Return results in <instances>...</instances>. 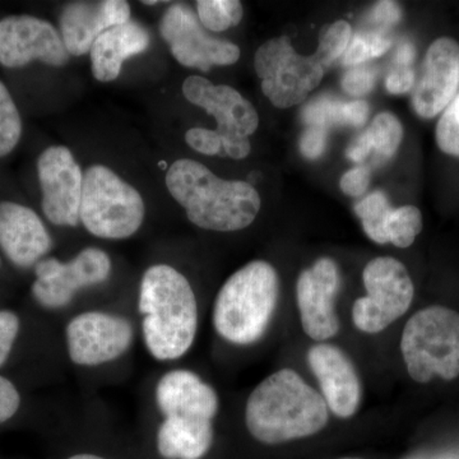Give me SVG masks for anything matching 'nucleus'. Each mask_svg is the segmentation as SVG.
Returning <instances> with one entry per match:
<instances>
[{"label": "nucleus", "mask_w": 459, "mask_h": 459, "mask_svg": "<svg viewBox=\"0 0 459 459\" xmlns=\"http://www.w3.org/2000/svg\"><path fill=\"white\" fill-rule=\"evenodd\" d=\"M166 186L189 221L211 231L247 229L261 210V197L252 184L221 179L195 160L175 161L166 174Z\"/></svg>", "instance_id": "2"}, {"label": "nucleus", "mask_w": 459, "mask_h": 459, "mask_svg": "<svg viewBox=\"0 0 459 459\" xmlns=\"http://www.w3.org/2000/svg\"><path fill=\"white\" fill-rule=\"evenodd\" d=\"M160 33L181 65L208 72L213 65H231L240 59L238 45L204 31L195 12L183 4L171 5L160 23Z\"/></svg>", "instance_id": "11"}, {"label": "nucleus", "mask_w": 459, "mask_h": 459, "mask_svg": "<svg viewBox=\"0 0 459 459\" xmlns=\"http://www.w3.org/2000/svg\"><path fill=\"white\" fill-rule=\"evenodd\" d=\"M374 83L376 75L365 66H353L341 81L344 92L352 98H364L374 89Z\"/></svg>", "instance_id": "30"}, {"label": "nucleus", "mask_w": 459, "mask_h": 459, "mask_svg": "<svg viewBox=\"0 0 459 459\" xmlns=\"http://www.w3.org/2000/svg\"><path fill=\"white\" fill-rule=\"evenodd\" d=\"M20 332V319L13 312H0V368L9 358L13 344Z\"/></svg>", "instance_id": "32"}, {"label": "nucleus", "mask_w": 459, "mask_h": 459, "mask_svg": "<svg viewBox=\"0 0 459 459\" xmlns=\"http://www.w3.org/2000/svg\"><path fill=\"white\" fill-rule=\"evenodd\" d=\"M307 358L329 411L340 419L355 416L360 409L362 385L349 355L334 344L320 342L310 347Z\"/></svg>", "instance_id": "17"}, {"label": "nucleus", "mask_w": 459, "mask_h": 459, "mask_svg": "<svg viewBox=\"0 0 459 459\" xmlns=\"http://www.w3.org/2000/svg\"><path fill=\"white\" fill-rule=\"evenodd\" d=\"M111 273V261L104 250L86 247L72 261L41 259L35 265L32 295L47 309H62L83 287L100 285Z\"/></svg>", "instance_id": "10"}, {"label": "nucleus", "mask_w": 459, "mask_h": 459, "mask_svg": "<svg viewBox=\"0 0 459 459\" xmlns=\"http://www.w3.org/2000/svg\"><path fill=\"white\" fill-rule=\"evenodd\" d=\"M370 186V171L367 168H355L344 172L340 188L350 197H361Z\"/></svg>", "instance_id": "35"}, {"label": "nucleus", "mask_w": 459, "mask_h": 459, "mask_svg": "<svg viewBox=\"0 0 459 459\" xmlns=\"http://www.w3.org/2000/svg\"><path fill=\"white\" fill-rule=\"evenodd\" d=\"M151 44L150 33L141 23L129 21L108 30L91 49V69L100 82H111L119 77L123 63L144 53Z\"/></svg>", "instance_id": "21"}, {"label": "nucleus", "mask_w": 459, "mask_h": 459, "mask_svg": "<svg viewBox=\"0 0 459 459\" xmlns=\"http://www.w3.org/2000/svg\"><path fill=\"white\" fill-rule=\"evenodd\" d=\"M38 175L45 217L56 226H77L84 175L74 153L65 146L47 148L39 157Z\"/></svg>", "instance_id": "13"}, {"label": "nucleus", "mask_w": 459, "mask_h": 459, "mask_svg": "<svg viewBox=\"0 0 459 459\" xmlns=\"http://www.w3.org/2000/svg\"><path fill=\"white\" fill-rule=\"evenodd\" d=\"M340 459H360V458H340Z\"/></svg>", "instance_id": "45"}, {"label": "nucleus", "mask_w": 459, "mask_h": 459, "mask_svg": "<svg viewBox=\"0 0 459 459\" xmlns=\"http://www.w3.org/2000/svg\"><path fill=\"white\" fill-rule=\"evenodd\" d=\"M392 211L394 207H391L388 198L380 190L371 193L355 205V212L361 220L365 234L380 246L389 243L386 228Z\"/></svg>", "instance_id": "23"}, {"label": "nucleus", "mask_w": 459, "mask_h": 459, "mask_svg": "<svg viewBox=\"0 0 459 459\" xmlns=\"http://www.w3.org/2000/svg\"><path fill=\"white\" fill-rule=\"evenodd\" d=\"M255 68L263 93L279 108L300 105L319 86L325 72L316 54L305 56L295 51L289 36L264 42L256 50Z\"/></svg>", "instance_id": "7"}, {"label": "nucleus", "mask_w": 459, "mask_h": 459, "mask_svg": "<svg viewBox=\"0 0 459 459\" xmlns=\"http://www.w3.org/2000/svg\"><path fill=\"white\" fill-rule=\"evenodd\" d=\"M299 146L305 159H319L327 148V129L322 126H307L301 134Z\"/></svg>", "instance_id": "33"}, {"label": "nucleus", "mask_w": 459, "mask_h": 459, "mask_svg": "<svg viewBox=\"0 0 459 459\" xmlns=\"http://www.w3.org/2000/svg\"><path fill=\"white\" fill-rule=\"evenodd\" d=\"M371 151H374L373 141H371L369 133L365 131L350 144L347 157L353 162H362L370 155Z\"/></svg>", "instance_id": "40"}, {"label": "nucleus", "mask_w": 459, "mask_h": 459, "mask_svg": "<svg viewBox=\"0 0 459 459\" xmlns=\"http://www.w3.org/2000/svg\"><path fill=\"white\" fill-rule=\"evenodd\" d=\"M22 137V119L16 102L0 81V157L8 156Z\"/></svg>", "instance_id": "26"}, {"label": "nucleus", "mask_w": 459, "mask_h": 459, "mask_svg": "<svg viewBox=\"0 0 459 459\" xmlns=\"http://www.w3.org/2000/svg\"><path fill=\"white\" fill-rule=\"evenodd\" d=\"M71 54L62 36L48 21L29 14L0 20V65L22 68L33 60L65 66Z\"/></svg>", "instance_id": "15"}, {"label": "nucleus", "mask_w": 459, "mask_h": 459, "mask_svg": "<svg viewBox=\"0 0 459 459\" xmlns=\"http://www.w3.org/2000/svg\"><path fill=\"white\" fill-rule=\"evenodd\" d=\"M66 459H107L104 457H100V455H90V453H81V455H74L72 457Z\"/></svg>", "instance_id": "42"}, {"label": "nucleus", "mask_w": 459, "mask_h": 459, "mask_svg": "<svg viewBox=\"0 0 459 459\" xmlns=\"http://www.w3.org/2000/svg\"><path fill=\"white\" fill-rule=\"evenodd\" d=\"M369 104L365 100L343 102V120L347 126L360 128L369 117Z\"/></svg>", "instance_id": "38"}, {"label": "nucleus", "mask_w": 459, "mask_h": 459, "mask_svg": "<svg viewBox=\"0 0 459 459\" xmlns=\"http://www.w3.org/2000/svg\"><path fill=\"white\" fill-rule=\"evenodd\" d=\"M186 142L202 155H222V140L219 133L205 128H192L186 133Z\"/></svg>", "instance_id": "31"}, {"label": "nucleus", "mask_w": 459, "mask_h": 459, "mask_svg": "<svg viewBox=\"0 0 459 459\" xmlns=\"http://www.w3.org/2000/svg\"><path fill=\"white\" fill-rule=\"evenodd\" d=\"M402 12L395 2H379L371 12V20L383 26H394L400 22Z\"/></svg>", "instance_id": "39"}, {"label": "nucleus", "mask_w": 459, "mask_h": 459, "mask_svg": "<svg viewBox=\"0 0 459 459\" xmlns=\"http://www.w3.org/2000/svg\"><path fill=\"white\" fill-rule=\"evenodd\" d=\"M459 87V44L439 38L429 47L411 95L413 110L422 119H433L455 100Z\"/></svg>", "instance_id": "16"}, {"label": "nucleus", "mask_w": 459, "mask_h": 459, "mask_svg": "<svg viewBox=\"0 0 459 459\" xmlns=\"http://www.w3.org/2000/svg\"><path fill=\"white\" fill-rule=\"evenodd\" d=\"M352 39V27L346 21H336L323 27L319 32L316 56L325 69L343 56Z\"/></svg>", "instance_id": "28"}, {"label": "nucleus", "mask_w": 459, "mask_h": 459, "mask_svg": "<svg viewBox=\"0 0 459 459\" xmlns=\"http://www.w3.org/2000/svg\"><path fill=\"white\" fill-rule=\"evenodd\" d=\"M422 231V214L415 205H402L394 208L389 217L388 232L389 243L394 247L406 249L415 243L416 238Z\"/></svg>", "instance_id": "25"}, {"label": "nucleus", "mask_w": 459, "mask_h": 459, "mask_svg": "<svg viewBox=\"0 0 459 459\" xmlns=\"http://www.w3.org/2000/svg\"><path fill=\"white\" fill-rule=\"evenodd\" d=\"M406 459H446L443 457H439V455H427V453H420V455H411V457Z\"/></svg>", "instance_id": "43"}, {"label": "nucleus", "mask_w": 459, "mask_h": 459, "mask_svg": "<svg viewBox=\"0 0 459 459\" xmlns=\"http://www.w3.org/2000/svg\"><path fill=\"white\" fill-rule=\"evenodd\" d=\"M328 421L329 409L322 394L286 368L262 380L247 401V431L268 446L313 437Z\"/></svg>", "instance_id": "1"}, {"label": "nucleus", "mask_w": 459, "mask_h": 459, "mask_svg": "<svg viewBox=\"0 0 459 459\" xmlns=\"http://www.w3.org/2000/svg\"><path fill=\"white\" fill-rule=\"evenodd\" d=\"M416 72L413 68H394L385 78V89L392 95H403L415 86Z\"/></svg>", "instance_id": "37"}, {"label": "nucleus", "mask_w": 459, "mask_h": 459, "mask_svg": "<svg viewBox=\"0 0 459 459\" xmlns=\"http://www.w3.org/2000/svg\"><path fill=\"white\" fill-rule=\"evenodd\" d=\"M435 140L442 152L459 157V95L444 110L437 122Z\"/></svg>", "instance_id": "29"}, {"label": "nucleus", "mask_w": 459, "mask_h": 459, "mask_svg": "<svg viewBox=\"0 0 459 459\" xmlns=\"http://www.w3.org/2000/svg\"><path fill=\"white\" fill-rule=\"evenodd\" d=\"M66 349L80 367H99L119 359L132 346L134 332L124 316L104 312H86L69 320Z\"/></svg>", "instance_id": "12"}, {"label": "nucleus", "mask_w": 459, "mask_h": 459, "mask_svg": "<svg viewBox=\"0 0 459 459\" xmlns=\"http://www.w3.org/2000/svg\"><path fill=\"white\" fill-rule=\"evenodd\" d=\"M183 93L189 102L204 108L216 119V132L221 137L226 156L235 160L249 156L252 151L249 137L258 129L259 117L244 96L232 87L213 84L201 75L186 78Z\"/></svg>", "instance_id": "9"}, {"label": "nucleus", "mask_w": 459, "mask_h": 459, "mask_svg": "<svg viewBox=\"0 0 459 459\" xmlns=\"http://www.w3.org/2000/svg\"><path fill=\"white\" fill-rule=\"evenodd\" d=\"M341 274L333 259L319 258L301 272L296 282V300L305 334L316 342H325L340 332L336 298Z\"/></svg>", "instance_id": "14"}, {"label": "nucleus", "mask_w": 459, "mask_h": 459, "mask_svg": "<svg viewBox=\"0 0 459 459\" xmlns=\"http://www.w3.org/2000/svg\"><path fill=\"white\" fill-rule=\"evenodd\" d=\"M138 310L148 352L160 361L189 351L198 331V304L189 281L168 264L148 268L142 277Z\"/></svg>", "instance_id": "3"}, {"label": "nucleus", "mask_w": 459, "mask_h": 459, "mask_svg": "<svg viewBox=\"0 0 459 459\" xmlns=\"http://www.w3.org/2000/svg\"><path fill=\"white\" fill-rule=\"evenodd\" d=\"M213 440L212 420L164 418L157 430V451L164 459H202Z\"/></svg>", "instance_id": "22"}, {"label": "nucleus", "mask_w": 459, "mask_h": 459, "mask_svg": "<svg viewBox=\"0 0 459 459\" xmlns=\"http://www.w3.org/2000/svg\"><path fill=\"white\" fill-rule=\"evenodd\" d=\"M367 296L352 307L355 327L364 333L376 334L409 312L415 286L406 265L392 256H377L362 272Z\"/></svg>", "instance_id": "8"}, {"label": "nucleus", "mask_w": 459, "mask_h": 459, "mask_svg": "<svg viewBox=\"0 0 459 459\" xmlns=\"http://www.w3.org/2000/svg\"><path fill=\"white\" fill-rule=\"evenodd\" d=\"M415 57V45L410 41L402 42L394 54L395 68H412Z\"/></svg>", "instance_id": "41"}, {"label": "nucleus", "mask_w": 459, "mask_h": 459, "mask_svg": "<svg viewBox=\"0 0 459 459\" xmlns=\"http://www.w3.org/2000/svg\"><path fill=\"white\" fill-rule=\"evenodd\" d=\"M144 220V202L138 190L107 166L84 172L80 221L90 234L108 240L131 238Z\"/></svg>", "instance_id": "6"}, {"label": "nucleus", "mask_w": 459, "mask_h": 459, "mask_svg": "<svg viewBox=\"0 0 459 459\" xmlns=\"http://www.w3.org/2000/svg\"><path fill=\"white\" fill-rule=\"evenodd\" d=\"M156 403L164 418L214 420L219 412L217 392L193 371H169L156 386Z\"/></svg>", "instance_id": "20"}, {"label": "nucleus", "mask_w": 459, "mask_h": 459, "mask_svg": "<svg viewBox=\"0 0 459 459\" xmlns=\"http://www.w3.org/2000/svg\"><path fill=\"white\" fill-rule=\"evenodd\" d=\"M21 395L7 377H0V424L8 421L20 409Z\"/></svg>", "instance_id": "36"}, {"label": "nucleus", "mask_w": 459, "mask_h": 459, "mask_svg": "<svg viewBox=\"0 0 459 459\" xmlns=\"http://www.w3.org/2000/svg\"><path fill=\"white\" fill-rule=\"evenodd\" d=\"M0 247L9 261L21 268L38 264L51 249V238L31 208L0 202Z\"/></svg>", "instance_id": "19"}, {"label": "nucleus", "mask_w": 459, "mask_h": 459, "mask_svg": "<svg viewBox=\"0 0 459 459\" xmlns=\"http://www.w3.org/2000/svg\"><path fill=\"white\" fill-rule=\"evenodd\" d=\"M367 132L373 141L374 151L383 159H392L403 140V126L391 113L377 115Z\"/></svg>", "instance_id": "27"}, {"label": "nucleus", "mask_w": 459, "mask_h": 459, "mask_svg": "<svg viewBox=\"0 0 459 459\" xmlns=\"http://www.w3.org/2000/svg\"><path fill=\"white\" fill-rule=\"evenodd\" d=\"M279 296L276 268L264 261L247 263L220 289L213 305V327L230 343L258 342L270 327Z\"/></svg>", "instance_id": "4"}, {"label": "nucleus", "mask_w": 459, "mask_h": 459, "mask_svg": "<svg viewBox=\"0 0 459 459\" xmlns=\"http://www.w3.org/2000/svg\"><path fill=\"white\" fill-rule=\"evenodd\" d=\"M197 11L202 25L213 32L238 26L244 16L243 4L238 0H199Z\"/></svg>", "instance_id": "24"}, {"label": "nucleus", "mask_w": 459, "mask_h": 459, "mask_svg": "<svg viewBox=\"0 0 459 459\" xmlns=\"http://www.w3.org/2000/svg\"><path fill=\"white\" fill-rule=\"evenodd\" d=\"M157 3H160V2H155V0H150V2H146V0H144L143 4L153 5V4H157Z\"/></svg>", "instance_id": "44"}, {"label": "nucleus", "mask_w": 459, "mask_h": 459, "mask_svg": "<svg viewBox=\"0 0 459 459\" xmlns=\"http://www.w3.org/2000/svg\"><path fill=\"white\" fill-rule=\"evenodd\" d=\"M0 263H2V261H0Z\"/></svg>", "instance_id": "46"}, {"label": "nucleus", "mask_w": 459, "mask_h": 459, "mask_svg": "<svg viewBox=\"0 0 459 459\" xmlns=\"http://www.w3.org/2000/svg\"><path fill=\"white\" fill-rule=\"evenodd\" d=\"M401 352L407 373L420 385L458 377L459 313L433 305L413 314L402 332Z\"/></svg>", "instance_id": "5"}, {"label": "nucleus", "mask_w": 459, "mask_h": 459, "mask_svg": "<svg viewBox=\"0 0 459 459\" xmlns=\"http://www.w3.org/2000/svg\"><path fill=\"white\" fill-rule=\"evenodd\" d=\"M373 50L368 33H358L352 36L349 48L344 51L342 56V65L347 66H358L362 63L373 59Z\"/></svg>", "instance_id": "34"}, {"label": "nucleus", "mask_w": 459, "mask_h": 459, "mask_svg": "<svg viewBox=\"0 0 459 459\" xmlns=\"http://www.w3.org/2000/svg\"><path fill=\"white\" fill-rule=\"evenodd\" d=\"M129 21L131 7L124 0L69 3L60 14V36L69 54L81 56L92 49L102 33Z\"/></svg>", "instance_id": "18"}]
</instances>
